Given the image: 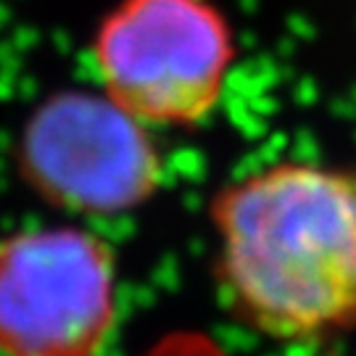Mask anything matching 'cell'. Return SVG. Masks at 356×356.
I'll return each instance as SVG.
<instances>
[{"label":"cell","mask_w":356,"mask_h":356,"mask_svg":"<svg viewBox=\"0 0 356 356\" xmlns=\"http://www.w3.org/2000/svg\"><path fill=\"white\" fill-rule=\"evenodd\" d=\"M214 275L227 309L280 343L356 330V177L277 161L229 182L211 204Z\"/></svg>","instance_id":"obj_1"},{"label":"cell","mask_w":356,"mask_h":356,"mask_svg":"<svg viewBox=\"0 0 356 356\" xmlns=\"http://www.w3.org/2000/svg\"><path fill=\"white\" fill-rule=\"evenodd\" d=\"M103 92L143 124L211 116L235 64V35L211 0H119L92 38Z\"/></svg>","instance_id":"obj_2"},{"label":"cell","mask_w":356,"mask_h":356,"mask_svg":"<svg viewBox=\"0 0 356 356\" xmlns=\"http://www.w3.org/2000/svg\"><path fill=\"white\" fill-rule=\"evenodd\" d=\"M19 172L42 201L85 216H119L151 201L164 161L148 124L106 92L61 90L19 138Z\"/></svg>","instance_id":"obj_3"},{"label":"cell","mask_w":356,"mask_h":356,"mask_svg":"<svg viewBox=\"0 0 356 356\" xmlns=\"http://www.w3.org/2000/svg\"><path fill=\"white\" fill-rule=\"evenodd\" d=\"M116 325V259L82 227L0 243V354L95 356Z\"/></svg>","instance_id":"obj_4"},{"label":"cell","mask_w":356,"mask_h":356,"mask_svg":"<svg viewBox=\"0 0 356 356\" xmlns=\"http://www.w3.org/2000/svg\"><path fill=\"white\" fill-rule=\"evenodd\" d=\"M145 356H227V351L204 332H172Z\"/></svg>","instance_id":"obj_5"}]
</instances>
